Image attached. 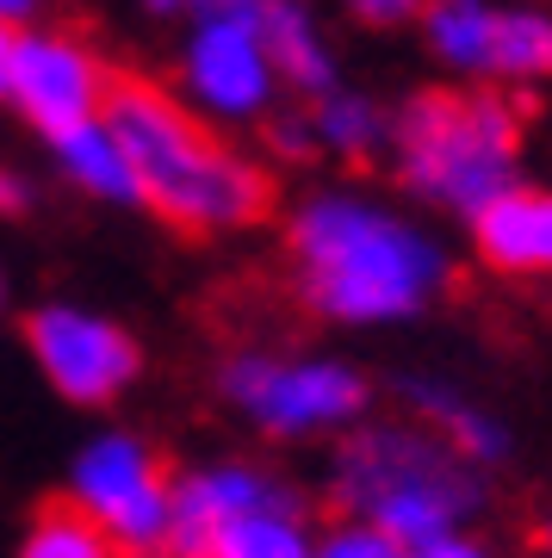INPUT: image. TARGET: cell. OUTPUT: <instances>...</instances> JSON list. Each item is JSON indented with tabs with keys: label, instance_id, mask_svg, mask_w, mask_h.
I'll use <instances>...</instances> for the list:
<instances>
[{
	"label": "cell",
	"instance_id": "obj_26",
	"mask_svg": "<svg viewBox=\"0 0 552 558\" xmlns=\"http://www.w3.org/2000/svg\"><path fill=\"white\" fill-rule=\"evenodd\" d=\"M0 211H32V186L7 168H0Z\"/></svg>",
	"mask_w": 552,
	"mask_h": 558
},
{
	"label": "cell",
	"instance_id": "obj_10",
	"mask_svg": "<svg viewBox=\"0 0 552 558\" xmlns=\"http://www.w3.org/2000/svg\"><path fill=\"white\" fill-rule=\"evenodd\" d=\"M180 81L193 112H212L224 124L274 119V62L261 50L255 25H199L187 57H180Z\"/></svg>",
	"mask_w": 552,
	"mask_h": 558
},
{
	"label": "cell",
	"instance_id": "obj_1",
	"mask_svg": "<svg viewBox=\"0 0 552 558\" xmlns=\"http://www.w3.org/2000/svg\"><path fill=\"white\" fill-rule=\"evenodd\" d=\"M292 299L329 329H392L447 299L454 260L404 211L367 193H311L286 218Z\"/></svg>",
	"mask_w": 552,
	"mask_h": 558
},
{
	"label": "cell",
	"instance_id": "obj_8",
	"mask_svg": "<svg viewBox=\"0 0 552 558\" xmlns=\"http://www.w3.org/2000/svg\"><path fill=\"white\" fill-rule=\"evenodd\" d=\"M267 509H304V490L286 472H274L267 459H249V453L193 459V465L175 472V539H168V558H205L217 546V534H230L237 521L267 515Z\"/></svg>",
	"mask_w": 552,
	"mask_h": 558
},
{
	"label": "cell",
	"instance_id": "obj_5",
	"mask_svg": "<svg viewBox=\"0 0 552 558\" xmlns=\"http://www.w3.org/2000/svg\"><path fill=\"white\" fill-rule=\"evenodd\" d=\"M217 403L255 428L261 440L304 447V440H341L373 410V379L341 354H298V348H230L212 366Z\"/></svg>",
	"mask_w": 552,
	"mask_h": 558
},
{
	"label": "cell",
	"instance_id": "obj_15",
	"mask_svg": "<svg viewBox=\"0 0 552 558\" xmlns=\"http://www.w3.org/2000/svg\"><path fill=\"white\" fill-rule=\"evenodd\" d=\"M7 558H124V553H119L106 534H99L94 521L81 515L75 502L44 497L38 509L20 521L13 553H7Z\"/></svg>",
	"mask_w": 552,
	"mask_h": 558
},
{
	"label": "cell",
	"instance_id": "obj_23",
	"mask_svg": "<svg viewBox=\"0 0 552 558\" xmlns=\"http://www.w3.org/2000/svg\"><path fill=\"white\" fill-rule=\"evenodd\" d=\"M410 558H496V546L491 539H478L472 527H459V534H441V539L410 546Z\"/></svg>",
	"mask_w": 552,
	"mask_h": 558
},
{
	"label": "cell",
	"instance_id": "obj_2",
	"mask_svg": "<svg viewBox=\"0 0 552 558\" xmlns=\"http://www.w3.org/2000/svg\"><path fill=\"white\" fill-rule=\"evenodd\" d=\"M99 119L131 156L143 211L161 218L175 236H237L274 218V174L217 137L161 81L112 69Z\"/></svg>",
	"mask_w": 552,
	"mask_h": 558
},
{
	"label": "cell",
	"instance_id": "obj_21",
	"mask_svg": "<svg viewBox=\"0 0 552 558\" xmlns=\"http://www.w3.org/2000/svg\"><path fill=\"white\" fill-rule=\"evenodd\" d=\"M267 143H274V156H286V161H311L316 156L311 112H274V119H267Z\"/></svg>",
	"mask_w": 552,
	"mask_h": 558
},
{
	"label": "cell",
	"instance_id": "obj_19",
	"mask_svg": "<svg viewBox=\"0 0 552 558\" xmlns=\"http://www.w3.org/2000/svg\"><path fill=\"white\" fill-rule=\"evenodd\" d=\"M491 75H509V81L552 75V20L547 13H496Z\"/></svg>",
	"mask_w": 552,
	"mask_h": 558
},
{
	"label": "cell",
	"instance_id": "obj_18",
	"mask_svg": "<svg viewBox=\"0 0 552 558\" xmlns=\"http://www.w3.org/2000/svg\"><path fill=\"white\" fill-rule=\"evenodd\" d=\"M205 558H316L311 509H267V515L237 521L230 534H217Z\"/></svg>",
	"mask_w": 552,
	"mask_h": 558
},
{
	"label": "cell",
	"instance_id": "obj_29",
	"mask_svg": "<svg viewBox=\"0 0 552 558\" xmlns=\"http://www.w3.org/2000/svg\"><path fill=\"white\" fill-rule=\"evenodd\" d=\"M0 336H7V267H0Z\"/></svg>",
	"mask_w": 552,
	"mask_h": 558
},
{
	"label": "cell",
	"instance_id": "obj_4",
	"mask_svg": "<svg viewBox=\"0 0 552 558\" xmlns=\"http://www.w3.org/2000/svg\"><path fill=\"white\" fill-rule=\"evenodd\" d=\"M521 124L528 100L509 94H454V87L410 94L392 119V161L404 193L472 223L515 186Z\"/></svg>",
	"mask_w": 552,
	"mask_h": 558
},
{
	"label": "cell",
	"instance_id": "obj_28",
	"mask_svg": "<svg viewBox=\"0 0 552 558\" xmlns=\"http://www.w3.org/2000/svg\"><path fill=\"white\" fill-rule=\"evenodd\" d=\"M137 7H149V13H175V7H187V0H137Z\"/></svg>",
	"mask_w": 552,
	"mask_h": 558
},
{
	"label": "cell",
	"instance_id": "obj_27",
	"mask_svg": "<svg viewBox=\"0 0 552 558\" xmlns=\"http://www.w3.org/2000/svg\"><path fill=\"white\" fill-rule=\"evenodd\" d=\"M44 0H0V25H13V32H25V20L38 13Z\"/></svg>",
	"mask_w": 552,
	"mask_h": 558
},
{
	"label": "cell",
	"instance_id": "obj_11",
	"mask_svg": "<svg viewBox=\"0 0 552 558\" xmlns=\"http://www.w3.org/2000/svg\"><path fill=\"white\" fill-rule=\"evenodd\" d=\"M392 391H397V403H404V416L434 428L466 465L496 472V465L515 459V428L496 416L491 403H478L472 391H459L454 379H441V373H397Z\"/></svg>",
	"mask_w": 552,
	"mask_h": 558
},
{
	"label": "cell",
	"instance_id": "obj_3",
	"mask_svg": "<svg viewBox=\"0 0 552 558\" xmlns=\"http://www.w3.org/2000/svg\"><path fill=\"white\" fill-rule=\"evenodd\" d=\"M323 490L336 515L385 527L397 546L459 534L491 509V478L410 416L360 422L329 447Z\"/></svg>",
	"mask_w": 552,
	"mask_h": 558
},
{
	"label": "cell",
	"instance_id": "obj_14",
	"mask_svg": "<svg viewBox=\"0 0 552 558\" xmlns=\"http://www.w3.org/2000/svg\"><path fill=\"white\" fill-rule=\"evenodd\" d=\"M50 161H57V174L75 186L81 199H94V205H143L137 174H131V156H124L119 137L106 131V119L62 131V137L50 143Z\"/></svg>",
	"mask_w": 552,
	"mask_h": 558
},
{
	"label": "cell",
	"instance_id": "obj_17",
	"mask_svg": "<svg viewBox=\"0 0 552 558\" xmlns=\"http://www.w3.org/2000/svg\"><path fill=\"white\" fill-rule=\"evenodd\" d=\"M422 32H429V50L441 62H454V69H491L496 13L484 0H429Z\"/></svg>",
	"mask_w": 552,
	"mask_h": 558
},
{
	"label": "cell",
	"instance_id": "obj_20",
	"mask_svg": "<svg viewBox=\"0 0 552 558\" xmlns=\"http://www.w3.org/2000/svg\"><path fill=\"white\" fill-rule=\"evenodd\" d=\"M316 558H410V546H397L385 527L336 515L329 527H316Z\"/></svg>",
	"mask_w": 552,
	"mask_h": 558
},
{
	"label": "cell",
	"instance_id": "obj_13",
	"mask_svg": "<svg viewBox=\"0 0 552 558\" xmlns=\"http://www.w3.org/2000/svg\"><path fill=\"white\" fill-rule=\"evenodd\" d=\"M255 32H261L267 62H274V75L286 81L292 94H304V100H329V94H336V57H329L316 20L298 0H267Z\"/></svg>",
	"mask_w": 552,
	"mask_h": 558
},
{
	"label": "cell",
	"instance_id": "obj_7",
	"mask_svg": "<svg viewBox=\"0 0 552 558\" xmlns=\"http://www.w3.org/2000/svg\"><path fill=\"white\" fill-rule=\"evenodd\" d=\"M20 348L44 391L81 416L119 410L149 373V348L137 329L81 299H38L20 317Z\"/></svg>",
	"mask_w": 552,
	"mask_h": 558
},
{
	"label": "cell",
	"instance_id": "obj_24",
	"mask_svg": "<svg viewBox=\"0 0 552 558\" xmlns=\"http://www.w3.org/2000/svg\"><path fill=\"white\" fill-rule=\"evenodd\" d=\"M199 13V25H255L267 0H187Z\"/></svg>",
	"mask_w": 552,
	"mask_h": 558
},
{
	"label": "cell",
	"instance_id": "obj_16",
	"mask_svg": "<svg viewBox=\"0 0 552 558\" xmlns=\"http://www.w3.org/2000/svg\"><path fill=\"white\" fill-rule=\"evenodd\" d=\"M311 131L316 149H329L341 161H373L379 149H392V119L367 94H348V87H336L329 100L311 106Z\"/></svg>",
	"mask_w": 552,
	"mask_h": 558
},
{
	"label": "cell",
	"instance_id": "obj_6",
	"mask_svg": "<svg viewBox=\"0 0 552 558\" xmlns=\"http://www.w3.org/2000/svg\"><path fill=\"white\" fill-rule=\"evenodd\" d=\"M62 502H75L124 558H168L175 539V472L137 428H94L62 465Z\"/></svg>",
	"mask_w": 552,
	"mask_h": 558
},
{
	"label": "cell",
	"instance_id": "obj_9",
	"mask_svg": "<svg viewBox=\"0 0 552 558\" xmlns=\"http://www.w3.org/2000/svg\"><path fill=\"white\" fill-rule=\"evenodd\" d=\"M106 87L112 69L99 50L75 32H20V57H13V106L44 143H57L75 124H94L106 112Z\"/></svg>",
	"mask_w": 552,
	"mask_h": 558
},
{
	"label": "cell",
	"instance_id": "obj_25",
	"mask_svg": "<svg viewBox=\"0 0 552 558\" xmlns=\"http://www.w3.org/2000/svg\"><path fill=\"white\" fill-rule=\"evenodd\" d=\"M13 57H20V32L0 25V106H13Z\"/></svg>",
	"mask_w": 552,
	"mask_h": 558
},
{
	"label": "cell",
	"instance_id": "obj_12",
	"mask_svg": "<svg viewBox=\"0 0 552 558\" xmlns=\"http://www.w3.org/2000/svg\"><path fill=\"white\" fill-rule=\"evenodd\" d=\"M472 248L503 279H552V186L515 180L472 218Z\"/></svg>",
	"mask_w": 552,
	"mask_h": 558
},
{
	"label": "cell",
	"instance_id": "obj_30",
	"mask_svg": "<svg viewBox=\"0 0 552 558\" xmlns=\"http://www.w3.org/2000/svg\"><path fill=\"white\" fill-rule=\"evenodd\" d=\"M540 546H547V558H552V515H547V534H540Z\"/></svg>",
	"mask_w": 552,
	"mask_h": 558
},
{
	"label": "cell",
	"instance_id": "obj_22",
	"mask_svg": "<svg viewBox=\"0 0 552 558\" xmlns=\"http://www.w3.org/2000/svg\"><path fill=\"white\" fill-rule=\"evenodd\" d=\"M360 25H373V32H392V25L416 20V13H429V0H341Z\"/></svg>",
	"mask_w": 552,
	"mask_h": 558
}]
</instances>
